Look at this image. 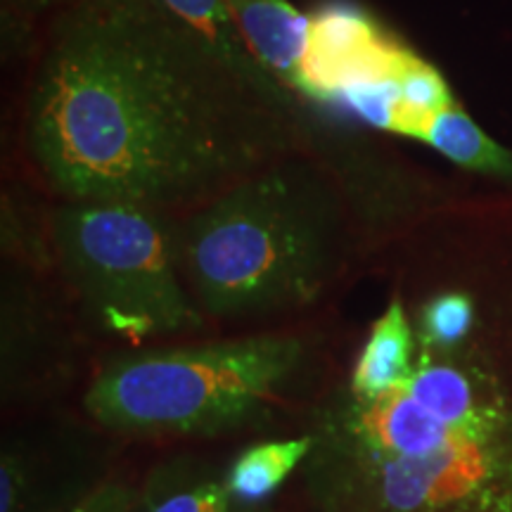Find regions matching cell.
<instances>
[{"label": "cell", "instance_id": "6da1fadb", "mask_svg": "<svg viewBox=\"0 0 512 512\" xmlns=\"http://www.w3.org/2000/svg\"><path fill=\"white\" fill-rule=\"evenodd\" d=\"M38 174L67 202H207L302 147L297 100L247 79L159 0H74L24 110Z\"/></svg>", "mask_w": 512, "mask_h": 512}, {"label": "cell", "instance_id": "7a4b0ae2", "mask_svg": "<svg viewBox=\"0 0 512 512\" xmlns=\"http://www.w3.org/2000/svg\"><path fill=\"white\" fill-rule=\"evenodd\" d=\"M176 259L202 313L252 318L311 304L347 254L337 190L292 155L233 183L176 226Z\"/></svg>", "mask_w": 512, "mask_h": 512}, {"label": "cell", "instance_id": "3957f363", "mask_svg": "<svg viewBox=\"0 0 512 512\" xmlns=\"http://www.w3.org/2000/svg\"><path fill=\"white\" fill-rule=\"evenodd\" d=\"M304 344L254 335L124 356L86 394L100 425L143 434H214L256 420L292 380Z\"/></svg>", "mask_w": 512, "mask_h": 512}, {"label": "cell", "instance_id": "277c9868", "mask_svg": "<svg viewBox=\"0 0 512 512\" xmlns=\"http://www.w3.org/2000/svg\"><path fill=\"white\" fill-rule=\"evenodd\" d=\"M53 245L72 290L105 330L140 339L202 328L162 211L69 202Z\"/></svg>", "mask_w": 512, "mask_h": 512}, {"label": "cell", "instance_id": "5b68a950", "mask_svg": "<svg viewBox=\"0 0 512 512\" xmlns=\"http://www.w3.org/2000/svg\"><path fill=\"white\" fill-rule=\"evenodd\" d=\"M302 467L318 512H512V418L413 456Z\"/></svg>", "mask_w": 512, "mask_h": 512}, {"label": "cell", "instance_id": "8992f818", "mask_svg": "<svg viewBox=\"0 0 512 512\" xmlns=\"http://www.w3.org/2000/svg\"><path fill=\"white\" fill-rule=\"evenodd\" d=\"M411 55L361 5L328 0L309 15L299 95L335 107L351 86L399 79Z\"/></svg>", "mask_w": 512, "mask_h": 512}, {"label": "cell", "instance_id": "52a82bcc", "mask_svg": "<svg viewBox=\"0 0 512 512\" xmlns=\"http://www.w3.org/2000/svg\"><path fill=\"white\" fill-rule=\"evenodd\" d=\"M226 5L261 67L290 93H302L309 15L290 0H226Z\"/></svg>", "mask_w": 512, "mask_h": 512}, {"label": "cell", "instance_id": "ba28073f", "mask_svg": "<svg viewBox=\"0 0 512 512\" xmlns=\"http://www.w3.org/2000/svg\"><path fill=\"white\" fill-rule=\"evenodd\" d=\"M415 337L411 320L399 299L375 320L351 370L349 394L356 399H377L408 380L415 368Z\"/></svg>", "mask_w": 512, "mask_h": 512}, {"label": "cell", "instance_id": "9c48e42d", "mask_svg": "<svg viewBox=\"0 0 512 512\" xmlns=\"http://www.w3.org/2000/svg\"><path fill=\"white\" fill-rule=\"evenodd\" d=\"M420 143L430 145L460 169L512 181V150L498 145L456 102L427 121Z\"/></svg>", "mask_w": 512, "mask_h": 512}, {"label": "cell", "instance_id": "30bf717a", "mask_svg": "<svg viewBox=\"0 0 512 512\" xmlns=\"http://www.w3.org/2000/svg\"><path fill=\"white\" fill-rule=\"evenodd\" d=\"M164 8H169L178 19H183L190 29L214 46L226 60L245 74L247 79L259 83L261 88L271 91L285 100H297V95L287 91L283 83H278L271 74L261 67L259 60L242 38L238 24L230 15L226 0H159Z\"/></svg>", "mask_w": 512, "mask_h": 512}, {"label": "cell", "instance_id": "8fae6325", "mask_svg": "<svg viewBox=\"0 0 512 512\" xmlns=\"http://www.w3.org/2000/svg\"><path fill=\"white\" fill-rule=\"evenodd\" d=\"M309 453V434L285 441H266V444L247 448L245 453H240L226 477L230 498L242 505L266 501L297 467L304 465Z\"/></svg>", "mask_w": 512, "mask_h": 512}, {"label": "cell", "instance_id": "7c38bea8", "mask_svg": "<svg viewBox=\"0 0 512 512\" xmlns=\"http://www.w3.org/2000/svg\"><path fill=\"white\" fill-rule=\"evenodd\" d=\"M399 91L408 121H411V138L415 140H420L427 121L434 114L446 110L448 105H453L451 91H448L444 76L415 53L408 57L406 67L401 69Z\"/></svg>", "mask_w": 512, "mask_h": 512}, {"label": "cell", "instance_id": "4fadbf2b", "mask_svg": "<svg viewBox=\"0 0 512 512\" xmlns=\"http://www.w3.org/2000/svg\"><path fill=\"white\" fill-rule=\"evenodd\" d=\"M475 325V304L463 292H446L427 302L420 316V347L453 351Z\"/></svg>", "mask_w": 512, "mask_h": 512}, {"label": "cell", "instance_id": "5bb4252c", "mask_svg": "<svg viewBox=\"0 0 512 512\" xmlns=\"http://www.w3.org/2000/svg\"><path fill=\"white\" fill-rule=\"evenodd\" d=\"M143 512H238L226 482H197L152 498Z\"/></svg>", "mask_w": 512, "mask_h": 512}, {"label": "cell", "instance_id": "9a60e30c", "mask_svg": "<svg viewBox=\"0 0 512 512\" xmlns=\"http://www.w3.org/2000/svg\"><path fill=\"white\" fill-rule=\"evenodd\" d=\"M0 512H15L17 505V494H19V486H17V465L15 460L5 456L3 458V472H0Z\"/></svg>", "mask_w": 512, "mask_h": 512}, {"label": "cell", "instance_id": "2e32d148", "mask_svg": "<svg viewBox=\"0 0 512 512\" xmlns=\"http://www.w3.org/2000/svg\"><path fill=\"white\" fill-rule=\"evenodd\" d=\"M74 512H91V505H88V503H83V505H79V508H76Z\"/></svg>", "mask_w": 512, "mask_h": 512}]
</instances>
